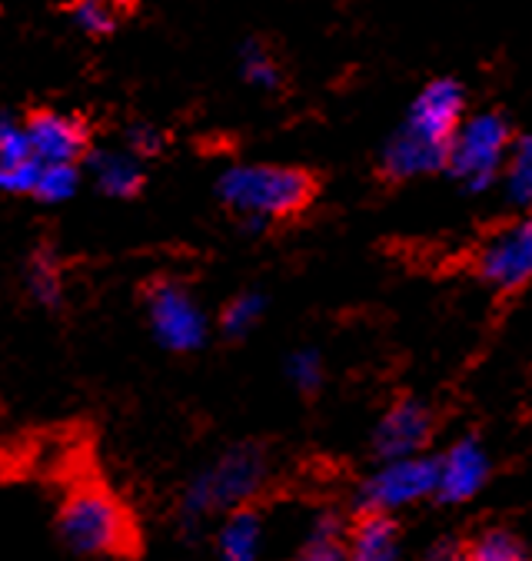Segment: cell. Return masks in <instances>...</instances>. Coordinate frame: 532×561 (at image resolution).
I'll use <instances>...</instances> for the list:
<instances>
[{
	"instance_id": "1",
	"label": "cell",
	"mask_w": 532,
	"mask_h": 561,
	"mask_svg": "<svg viewBox=\"0 0 532 561\" xmlns=\"http://www.w3.org/2000/svg\"><path fill=\"white\" fill-rule=\"evenodd\" d=\"M57 531L64 545L83 558H134L140 551V528L134 512L100 482H77L60 508Z\"/></svg>"
},
{
	"instance_id": "2",
	"label": "cell",
	"mask_w": 532,
	"mask_h": 561,
	"mask_svg": "<svg viewBox=\"0 0 532 561\" xmlns=\"http://www.w3.org/2000/svg\"><path fill=\"white\" fill-rule=\"evenodd\" d=\"M217 193L253 222H283L313 206L316 176L303 167H237L220 180Z\"/></svg>"
},
{
	"instance_id": "3",
	"label": "cell",
	"mask_w": 532,
	"mask_h": 561,
	"mask_svg": "<svg viewBox=\"0 0 532 561\" xmlns=\"http://www.w3.org/2000/svg\"><path fill=\"white\" fill-rule=\"evenodd\" d=\"M267 482V459L260 448L240 445L227 453L217 466L200 472L186 495H183V515L186 518H203L217 512H234L247 505Z\"/></svg>"
},
{
	"instance_id": "4",
	"label": "cell",
	"mask_w": 532,
	"mask_h": 561,
	"mask_svg": "<svg viewBox=\"0 0 532 561\" xmlns=\"http://www.w3.org/2000/svg\"><path fill=\"white\" fill-rule=\"evenodd\" d=\"M509 153V124L499 114L466 117L446 147V170L473 193L489 190Z\"/></svg>"
},
{
	"instance_id": "5",
	"label": "cell",
	"mask_w": 532,
	"mask_h": 561,
	"mask_svg": "<svg viewBox=\"0 0 532 561\" xmlns=\"http://www.w3.org/2000/svg\"><path fill=\"white\" fill-rule=\"evenodd\" d=\"M144 302L150 312L154 335L173 353H193L206 340V319L196 309L193 296L167 276H157L144 286Z\"/></svg>"
},
{
	"instance_id": "6",
	"label": "cell",
	"mask_w": 532,
	"mask_h": 561,
	"mask_svg": "<svg viewBox=\"0 0 532 561\" xmlns=\"http://www.w3.org/2000/svg\"><path fill=\"white\" fill-rule=\"evenodd\" d=\"M433 492H437V459L406 456V459H389L380 472H373L360 485L356 502L363 515H389Z\"/></svg>"
},
{
	"instance_id": "7",
	"label": "cell",
	"mask_w": 532,
	"mask_h": 561,
	"mask_svg": "<svg viewBox=\"0 0 532 561\" xmlns=\"http://www.w3.org/2000/svg\"><path fill=\"white\" fill-rule=\"evenodd\" d=\"M24 137L41 163L77 167L93 153V127L80 114H60V110H47V106L27 110Z\"/></svg>"
},
{
	"instance_id": "8",
	"label": "cell",
	"mask_w": 532,
	"mask_h": 561,
	"mask_svg": "<svg viewBox=\"0 0 532 561\" xmlns=\"http://www.w3.org/2000/svg\"><path fill=\"white\" fill-rule=\"evenodd\" d=\"M479 276L509 293L532 279V216L502 227L479 253Z\"/></svg>"
},
{
	"instance_id": "9",
	"label": "cell",
	"mask_w": 532,
	"mask_h": 561,
	"mask_svg": "<svg viewBox=\"0 0 532 561\" xmlns=\"http://www.w3.org/2000/svg\"><path fill=\"white\" fill-rule=\"evenodd\" d=\"M463 114H466L463 87L450 77H440L419 90V96L412 100L409 114H406V127L426 140L450 144L453 130L463 124Z\"/></svg>"
},
{
	"instance_id": "10",
	"label": "cell",
	"mask_w": 532,
	"mask_h": 561,
	"mask_svg": "<svg viewBox=\"0 0 532 561\" xmlns=\"http://www.w3.org/2000/svg\"><path fill=\"white\" fill-rule=\"evenodd\" d=\"M433 432V415L422 402L416 399H403L396 402L376 425L373 435V448L383 462L389 459H406V456H419L422 445L430 442Z\"/></svg>"
},
{
	"instance_id": "11",
	"label": "cell",
	"mask_w": 532,
	"mask_h": 561,
	"mask_svg": "<svg viewBox=\"0 0 532 561\" xmlns=\"http://www.w3.org/2000/svg\"><path fill=\"white\" fill-rule=\"evenodd\" d=\"M489 476V462H486V453L473 442V438H463L456 442L443 459H437V492L443 502H466L473 499L483 482Z\"/></svg>"
},
{
	"instance_id": "12",
	"label": "cell",
	"mask_w": 532,
	"mask_h": 561,
	"mask_svg": "<svg viewBox=\"0 0 532 561\" xmlns=\"http://www.w3.org/2000/svg\"><path fill=\"white\" fill-rule=\"evenodd\" d=\"M446 147L450 144L426 140L409 127H403L399 134H393V140L383 150V173L389 180H412V176L437 173L446 167Z\"/></svg>"
},
{
	"instance_id": "13",
	"label": "cell",
	"mask_w": 532,
	"mask_h": 561,
	"mask_svg": "<svg viewBox=\"0 0 532 561\" xmlns=\"http://www.w3.org/2000/svg\"><path fill=\"white\" fill-rule=\"evenodd\" d=\"M347 561H399V528L389 515H363L347 535Z\"/></svg>"
},
{
	"instance_id": "14",
	"label": "cell",
	"mask_w": 532,
	"mask_h": 561,
	"mask_svg": "<svg viewBox=\"0 0 532 561\" xmlns=\"http://www.w3.org/2000/svg\"><path fill=\"white\" fill-rule=\"evenodd\" d=\"M260 551H263V518L250 505L227 512L217 531L220 561H257Z\"/></svg>"
},
{
	"instance_id": "15",
	"label": "cell",
	"mask_w": 532,
	"mask_h": 561,
	"mask_svg": "<svg viewBox=\"0 0 532 561\" xmlns=\"http://www.w3.org/2000/svg\"><path fill=\"white\" fill-rule=\"evenodd\" d=\"M293 561H347V528L333 515H319Z\"/></svg>"
},
{
	"instance_id": "16",
	"label": "cell",
	"mask_w": 532,
	"mask_h": 561,
	"mask_svg": "<svg viewBox=\"0 0 532 561\" xmlns=\"http://www.w3.org/2000/svg\"><path fill=\"white\" fill-rule=\"evenodd\" d=\"M502 186L512 206L529 209L532 206V137H522L512 144L502 163Z\"/></svg>"
},
{
	"instance_id": "17",
	"label": "cell",
	"mask_w": 532,
	"mask_h": 561,
	"mask_svg": "<svg viewBox=\"0 0 532 561\" xmlns=\"http://www.w3.org/2000/svg\"><path fill=\"white\" fill-rule=\"evenodd\" d=\"M93 167H97V183L103 193H111V196H137L147 183V176L140 173L137 163H131L127 157L121 153H100L93 157Z\"/></svg>"
},
{
	"instance_id": "18",
	"label": "cell",
	"mask_w": 532,
	"mask_h": 561,
	"mask_svg": "<svg viewBox=\"0 0 532 561\" xmlns=\"http://www.w3.org/2000/svg\"><path fill=\"white\" fill-rule=\"evenodd\" d=\"M70 18L90 37H111L117 27V11L111 8V0H73Z\"/></svg>"
},
{
	"instance_id": "19",
	"label": "cell",
	"mask_w": 532,
	"mask_h": 561,
	"mask_svg": "<svg viewBox=\"0 0 532 561\" xmlns=\"http://www.w3.org/2000/svg\"><path fill=\"white\" fill-rule=\"evenodd\" d=\"M466 561H529V551L509 531H486L466 551Z\"/></svg>"
},
{
	"instance_id": "20",
	"label": "cell",
	"mask_w": 532,
	"mask_h": 561,
	"mask_svg": "<svg viewBox=\"0 0 532 561\" xmlns=\"http://www.w3.org/2000/svg\"><path fill=\"white\" fill-rule=\"evenodd\" d=\"M73 186H77V167H70V163H44L31 196L57 203V199L73 196Z\"/></svg>"
},
{
	"instance_id": "21",
	"label": "cell",
	"mask_w": 532,
	"mask_h": 561,
	"mask_svg": "<svg viewBox=\"0 0 532 561\" xmlns=\"http://www.w3.org/2000/svg\"><path fill=\"white\" fill-rule=\"evenodd\" d=\"M31 289H34V296L44 306H57V299H60V270H57L54 253H44L41 250L31 260Z\"/></svg>"
},
{
	"instance_id": "22",
	"label": "cell",
	"mask_w": 532,
	"mask_h": 561,
	"mask_svg": "<svg viewBox=\"0 0 532 561\" xmlns=\"http://www.w3.org/2000/svg\"><path fill=\"white\" fill-rule=\"evenodd\" d=\"M260 309H263V302H260L257 296L234 299V302L224 309V319H220L224 332H227V335H244V332L253 325V319L260 316Z\"/></svg>"
},
{
	"instance_id": "23",
	"label": "cell",
	"mask_w": 532,
	"mask_h": 561,
	"mask_svg": "<svg viewBox=\"0 0 532 561\" xmlns=\"http://www.w3.org/2000/svg\"><path fill=\"white\" fill-rule=\"evenodd\" d=\"M290 379L303 389V392H313L324 379V366H319L316 353H299L290 359Z\"/></svg>"
},
{
	"instance_id": "24",
	"label": "cell",
	"mask_w": 532,
	"mask_h": 561,
	"mask_svg": "<svg viewBox=\"0 0 532 561\" xmlns=\"http://www.w3.org/2000/svg\"><path fill=\"white\" fill-rule=\"evenodd\" d=\"M131 144H134V150L144 153V157H154V153L163 150V137H160L157 130H150V127H137V130L131 134Z\"/></svg>"
},
{
	"instance_id": "25",
	"label": "cell",
	"mask_w": 532,
	"mask_h": 561,
	"mask_svg": "<svg viewBox=\"0 0 532 561\" xmlns=\"http://www.w3.org/2000/svg\"><path fill=\"white\" fill-rule=\"evenodd\" d=\"M426 561H466V554L456 548V545H450V541H443V545H437L430 554H426Z\"/></svg>"
},
{
	"instance_id": "26",
	"label": "cell",
	"mask_w": 532,
	"mask_h": 561,
	"mask_svg": "<svg viewBox=\"0 0 532 561\" xmlns=\"http://www.w3.org/2000/svg\"><path fill=\"white\" fill-rule=\"evenodd\" d=\"M147 0H111V8L114 11H124V14H134L137 8H144Z\"/></svg>"
}]
</instances>
